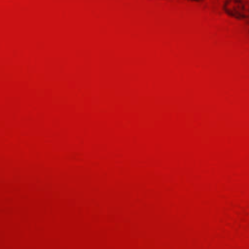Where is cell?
Masks as SVG:
<instances>
[{"label":"cell","mask_w":249,"mask_h":249,"mask_svg":"<svg viewBox=\"0 0 249 249\" xmlns=\"http://www.w3.org/2000/svg\"><path fill=\"white\" fill-rule=\"evenodd\" d=\"M191 1H196V2H197V1H201V0H191Z\"/></svg>","instance_id":"cell-2"},{"label":"cell","mask_w":249,"mask_h":249,"mask_svg":"<svg viewBox=\"0 0 249 249\" xmlns=\"http://www.w3.org/2000/svg\"><path fill=\"white\" fill-rule=\"evenodd\" d=\"M223 10L229 17L235 19L249 18V2L246 0H225Z\"/></svg>","instance_id":"cell-1"}]
</instances>
